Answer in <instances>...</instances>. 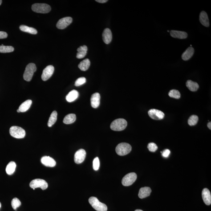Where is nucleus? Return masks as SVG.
<instances>
[{
    "instance_id": "1",
    "label": "nucleus",
    "mask_w": 211,
    "mask_h": 211,
    "mask_svg": "<svg viewBox=\"0 0 211 211\" xmlns=\"http://www.w3.org/2000/svg\"><path fill=\"white\" fill-rule=\"evenodd\" d=\"M126 120L123 119H118L111 123L110 128L112 130L121 131L125 129L127 126Z\"/></svg>"
},
{
    "instance_id": "2",
    "label": "nucleus",
    "mask_w": 211,
    "mask_h": 211,
    "mask_svg": "<svg viewBox=\"0 0 211 211\" xmlns=\"http://www.w3.org/2000/svg\"><path fill=\"white\" fill-rule=\"evenodd\" d=\"M132 149L130 145L127 143H121L117 146L115 151L119 156H124L128 154Z\"/></svg>"
},
{
    "instance_id": "3",
    "label": "nucleus",
    "mask_w": 211,
    "mask_h": 211,
    "mask_svg": "<svg viewBox=\"0 0 211 211\" xmlns=\"http://www.w3.org/2000/svg\"><path fill=\"white\" fill-rule=\"evenodd\" d=\"M91 206L97 211H107V208L105 204L100 202L96 197H91L89 199Z\"/></svg>"
},
{
    "instance_id": "4",
    "label": "nucleus",
    "mask_w": 211,
    "mask_h": 211,
    "mask_svg": "<svg viewBox=\"0 0 211 211\" xmlns=\"http://www.w3.org/2000/svg\"><path fill=\"white\" fill-rule=\"evenodd\" d=\"M37 67L34 63H30L26 66V69L24 72L23 78L27 82H30L32 78L34 72L36 71Z\"/></svg>"
},
{
    "instance_id": "5",
    "label": "nucleus",
    "mask_w": 211,
    "mask_h": 211,
    "mask_svg": "<svg viewBox=\"0 0 211 211\" xmlns=\"http://www.w3.org/2000/svg\"><path fill=\"white\" fill-rule=\"evenodd\" d=\"M32 10L37 13L47 14L51 10V7L46 4H34L32 6Z\"/></svg>"
},
{
    "instance_id": "6",
    "label": "nucleus",
    "mask_w": 211,
    "mask_h": 211,
    "mask_svg": "<svg viewBox=\"0 0 211 211\" xmlns=\"http://www.w3.org/2000/svg\"><path fill=\"white\" fill-rule=\"evenodd\" d=\"M10 135L16 139H23L26 135V132L22 127L13 126L10 129Z\"/></svg>"
},
{
    "instance_id": "7",
    "label": "nucleus",
    "mask_w": 211,
    "mask_h": 211,
    "mask_svg": "<svg viewBox=\"0 0 211 211\" xmlns=\"http://www.w3.org/2000/svg\"><path fill=\"white\" fill-rule=\"evenodd\" d=\"M30 187L34 190L35 188H40L43 190L47 189L48 186L47 182L40 179H34L32 180L30 182Z\"/></svg>"
},
{
    "instance_id": "8",
    "label": "nucleus",
    "mask_w": 211,
    "mask_h": 211,
    "mask_svg": "<svg viewBox=\"0 0 211 211\" xmlns=\"http://www.w3.org/2000/svg\"><path fill=\"white\" fill-rule=\"evenodd\" d=\"M137 179V175L134 172H131L126 175L122 180V183L124 186L132 185Z\"/></svg>"
},
{
    "instance_id": "9",
    "label": "nucleus",
    "mask_w": 211,
    "mask_h": 211,
    "mask_svg": "<svg viewBox=\"0 0 211 211\" xmlns=\"http://www.w3.org/2000/svg\"><path fill=\"white\" fill-rule=\"evenodd\" d=\"M72 22V18L70 17H64L57 22L56 27L60 30H63L70 25Z\"/></svg>"
},
{
    "instance_id": "10",
    "label": "nucleus",
    "mask_w": 211,
    "mask_h": 211,
    "mask_svg": "<svg viewBox=\"0 0 211 211\" xmlns=\"http://www.w3.org/2000/svg\"><path fill=\"white\" fill-rule=\"evenodd\" d=\"M86 156V152L84 149H79L74 155V160L77 164H80L84 161Z\"/></svg>"
},
{
    "instance_id": "11",
    "label": "nucleus",
    "mask_w": 211,
    "mask_h": 211,
    "mask_svg": "<svg viewBox=\"0 0 211 211\" xmlns=\"http://www.w3.org/2000/svg\"><path fill=\"white\" fill-rule=\"evenodd\" d=\"M148 114L150 117L156 120H161L164 118L165 116V114L162 111L155 109H152L149 111Z\"/></svg>"
},
{
    "instance_id": "12",
    "label": "nucleus",
    "mask_w": 211,
    "mask_h": 211,
    "mask_svg": "<svg viewBox=\"0 0 211 211\" xmlns=\"http://www.w3.org/2000/svg\"><path fill=\"white\" fill-rule=\"evenodd\" d=\"M54 68L53 66H49L43 70L42 75V79L43 81H47L51 77L53 74Z\"/></svg>"
},
{
    "instance_id": "13",
    "label": "nucleus",
    "mask_w": 211,
    "mask_h": 211,
    "mask_svg": "<svg viewBox=\"0 0 211 211\" xmlns=\"http://www.w3.org/2000/svg\"><path fill=\"white\" fill-rule=\"evenodd\" d=\"M41 162L46 166L53 168L56 165V162L53 158L50 156H44L41 158Z\"/></svg>"
},
{
    "instance_id": "14",
    "label": "nucleus",
    "mask_w": 211,
    "mask_h": 211,
    "mask_svg": "<svg viewBox=\"0 0 211 211\" xmlns=\"http://www.w3.org/2000/svg\"><path fill=\"white\" fill-rule=\"evenodd\" d=\"M100 95L99 93L96 92L92 94L91 98V104L93 108H97L100 104Z\"/></svg>"
},
{
    "instance_id": "15",
    "label": "nucleus",
    "mask_w": 211,
    "mask_h": 211,
    "mask_svg": "<svg viewBox=\"0 0 211 211\" xmlns=\"http://www.w3.org/2000/svg\"><path fill=\"white\" fill-rule=\"evenodd\" d=\"M102 38L105 43L108 44L111 42L112 39V33L108 28L105 29L102 34Z\"/></svg>"
},
{
    "instance_id": "16",
    "label": "nucleus",
    "mask_w": 211,
    "mask_h": 211,
    "mask_svg": "<svg viewBox=\"0 0 211 211\" xmlns=\"http://www.w3.org/2000/svg\"><path fill=\"white\" fill-rule=\"evenodd\" d=\"M202 196L203 200L207 205H210L211 204V195L210 191L207 188L203 190Z\"/></svg>"
},
{
    "instance_id": "17",
    "label": "nucleus",
    "mask_w": 211,
    "mask_h": 211,
    "mask_svg": "<svg viewBox=\"0 0 211 211\" xmlns=\"http://www.w3.org/2000/svg\"><path fill=\"white\" fill-rule=\"evenodd\" d=\"M170 34L171 36L173 38L181 39H185L188 36V34L186 32L176 30H171Z\"/></svg>"
},
{
    "instance_id": "18",
    "label": "nucleus",
    "mask_w": 211,
    "mask_h": 211,
    "mask_svg": "<svg viewBox=\"0 0 211 211\" xmlns=\"http://www.w3.org/2000/svg\"><path fill=\"white\" fill-rule=\"evenodd\" d=\"M194 53V49L192 47H188L181 56L182 59L184 61H187L192 56Z\"/></svg>"
},
{
    "instance_id": "19",
    "label": "nucleus",
    "mask_w": 211,
    "mask_h": 211,
    "mask_svg": "<svg viewBox=\"0 0 211 211\" xmlns=\"http://www.w3.org/2000/svg\"><path fill=\"white\" fill-rule=\"evenodd\" d=\"M200 21L202 24L208 27L209 26V19L206 13L204 11H202L200 13Z\"/></svg>"
},
{
    "instance_id": "20",
    "label": "nucleus",
    "mask_w": 211,
    "mask_h": 211,
    "mask_svg": "<svg viewBox=\"0 0 211 211\" xmlns=\"http://www.w3.org/2000/svg\"><path fill=\"white\" fill-rule=\"evenodd\" d=\"M151 189L149 187H144L140 188L139 193V197L143 199L149 196L151 194Z\"/></svg>"
},
{
    "instance_id": "21",
    "label": "nucleus",
    "mask_w": 211,
    "mask_h": 211,
    "mask_svg": "<svg viewBox=\"0 0 211 211\" xmlns=\"http://www.w3.org/2000/svg\"><path fill=\"white\" fill-rule=\"evenodd\" d=\"M79 96V93L76 90H72L70 91L66 96V100L68 102H72L76 100Z\"/></svg>"
},
{
    "instance_id": "22",
    "label": "nucleus",
    "mask_w": 211,
    "mask_h": 211,
    "mask_svg": "<svg viewBox=\"0 0 211 211\" xmlns=\"http://www.w3.org/2000/svg\"><path fill=\"white\" fill-rule=\"evenodd\" d=\"M88 48L87 46H80L77 49L78 52L77 54L76 57L78 59H82L84 58L87 54Z\"/></svg>"
},
{
    "instance_id": "23",
    "label": "nucleus",
    "mask_w": 211,
    "mask_h": 211,
    "mask_svg": "<svg viewBox=\"0 0 211 211\" xmlns=\"http://www.w3.org/2000/svg\"><path fill=\"white\" fill-rule=\"evenodd\" d=\"M32 103V101L30 100H27L25 101L20 106L18 109L21 112H24L27 111L30 108Z\"/></svg>"
},
{
    "instance_id": "24",
    "label": "nucleus",
    "mask_w": 211,
    "mask_h": 211,
    "mask_svg": "<svg viewBox=\"0 0 211 211\" xmlns=\"http://www.w3.org/2000/svg\"><path fill=\"white\" fill-rule=\"evenodd\" d=\"M76 117L75 114H69L64 118L63 122L65 124H71L75 122Z\"/></svg>"
},
{
    "instance_id": "25",
    "label": "nucleus",
    "mask_w": 211,
    "mask_h": 211,
    "mask_svg": "<svg viewBox=\"0 0 211 211\" xmlns=\"http://www.w3.org/2000/svg\"><path fill=\"white\" fill-rule=\"evenodd\" d=\"M91 66V62L88 59H86L81 62L78 65V67L82 71H86Z\"/></svg>"
},
{
    "instance_id": "26",
    "label": "nucleus",
    "mask_w": 211,
    "mask_h": 211,
    "mask_svg": "<svg viewBox=\"0 0 211 211\" xmlns=\"http://www.w3.org/2000/svg\"><path fill=\"white\" fill-rule=\"evenodd\" d=\"M186 86L188 89L192 91H197L199 88V85L196 82L189 80L186 82Z\"/></svg>"
},
{
    "instance_id": "27",
    "label": "nucleus",
    "mask_w": 211,
    "mask_h": 211,
    "mask_svg": "<svg viewBox=\"0 0 211 211\" xmlns=\"http://www.w3.org/2000/svg\"><path fill=\"white\" fill-rule=\"evenodd\" d=\"M20 29L22 31L29 33V34H37V31L36 29L33 27H29L28 26L25 25H21L20 26Z\"/></svg>"
},
{
    "instance_id": "28",
    "label": "nucleus",
    "mask_w": 211,
    "mask_h": 211,
    "mask_svg": "<svg viewBox=\"0 0 211 211\" xmlns=\"http://www.w3.org/2000/svg\"><path fill=\"white\" fill-rule=\"evenodd\" d=\"M16 168V164L14 161H11L8 164L6 168V172L8 174L11 175L14 173Z\"/></svg>"
},
{
    "instance_id": "29",
    "label": "nucleus",
    "mask_w": 211,
    "mask_h": 211,
    "mask_svg": "<svg viewBox=\"0 0 211 211\" xmlns=\"http://www.w3.org/2000/svg\"><path fill=\"white\" fill-rule=\"evenodd\" d=\"M57 115L58 113L56 111H54L52 113L48 122L47 125L49 127L52 126L53 125L55 124L57 120Z\"/></svg>"
},
{
    "instance_id": "30",
    "label": "nucleus",
    "mask_w": 211,
    "mask_h": 211,
    "mask_svg": "<svg viewBox=\"0 0 211 211\" xmlns=\"http://www.w3.org/2000/svg\"><path fill=\"white\" fill-rule=\"evenodd\" d=\"M14 50V48L12 46H0V53H9L13 52Z\"/></svg>"
},
{
    "instance_id": "31",
    "label": "nucleus",
    "mask_w": 211,
    "mask_h": 211,
    "mask_svg": "<svg viewBox=\"0 0 211 211\" xmlns=\"http://www.w3.org/2000/svg\"><path fill=\"white\" fill-rule=\"evenodd\" d=\"M168 95L171 98L179 99L181 97V94L180 91L176 90H172L168 93Z\"/></svg>"
},
{
    "instance_id": "32",
    "label": "nucleus",
    "mask_w": 211,
    "mask_h": 211,
    "mask_svg": "<svg viewBox=\"0 0 211 211\" xmlns=\"http://www.w3.org/2000/svg\"><path fill=\"white\" fill-rule=\"evenodd\" d=\"M199 118L196 115L191 116L188 120V124L190 126H193L197 124Z\"/></svg>"
},
{
    "instance_id": "33",
    "label": "nucleus",
    "mask_w": 211,
    "mask_h": 211,
    "mask_svg": "<svg viewBox=\"0 0 211 211\" xmlns=\"http://www.w3.org/2000/svg\"><path fill=\"white\" fill-rule=\"evenodd\" d=\"M21 202L17 198H14L11 201V206L14 209H16L17 208L19 207L21 205Z\"/></svg>"
},
{
    "instance_id": "34",
    "label": "nucleus",
    "mask_w": 211,
    "mask_h": 211,
    "mask_svg": "<svg viewBox=\"0 0 211 211\" xmlns=\"http://www.w3.org/2000/svg\"><path fill=\"white\" fill-rule=\"evenodd\" d=\"M100 167V161L98 157H96L94 158L93 161V167L95 171H98Z\"/></svg>"
},
{
    "instance_id": "35",
    "label": "nucleus",
    "mask_w": 211,
    "mask_h": 211,
    "mask_svg": "<svg viewBox=\"0 0 211 211\" xmlns=\"http://www.w3.org/2000/svg\"><path fill=\"white\" fill-rule=\"evenodd\" d=\"M86 82V78L84 77H81L78 78L75 81V85L76 87L82 85L83 84H85Z\"/></svg>"
},
{
    "instance_id": "36",
    "label": "nucleus",
    "mask_w": 211,
    "mask_h": 211,
    "mask_svg": "<svg viewBox=\"0 0 211 211\" xmlns=\"http://www.w3.org/2000/svg\"><path fill=\"white\" fill-rule=\"evenodd\" d=\"M148 148L150 151L151 152H155L158 149L157 145L154 143H150L148 144Z\"/></svg>"
},
{
    "instance_id": "37",
    "label": "nucleus",
    "mask_w": 211,
    "mask_h": 211,
    "mask_svg": "<svg viewBox=\"0 0 211 211\" xmlns=\"http://www.w3.org/2000/svg\"><path fill=\"white\" fill-rule=\"evenodd\" d=\"M170 153V151L168 149H165L163 151V152H161L162 155L163 157L165 158L168 157Z\"/></svg>"
},
{
    "instance_id": "38",
    "label": "nucleus",
    "mask_w": 211,
    "mask_h": 211,
    "mask_svg": "<svg viewBox=\"0 0 211 211\" xmlns=\"http://www.w3.org/2000/svg\"><path fill=\"white\" fill-rule=\"evenodd\" d=\"M7 33L4 31H0V39H5L7 38Z\"/></svg>"
},
{
    "instance_id": "39",
    "label": "nucleus",
    "mask_w": 211,
    "mask_h": 211,
    "mask_svg": "<svg viewBox=\"0 0 211 211\" xmlns=\"http://www.w3.org/2000/svg\"><path fill=\"white\" fill-rule=\"evenodd\" d=\"M95 1L98 2H99V3H104L107 2L108 1H107V0H96Z\"/></svg>"
},
{
    "instance_id": "40",
    "label": "nucleus",
    "mask_w": 211,
    "mask_h": 211,
    "mask_svg": "<svg viewBox=\"0 0 211 211\" xmlns=\"http://www.w3.org/2000/svg\"><path fill=\"white\" fill-rule=\"evenodd\" d=\"M207 126L209 128V129H210V130L211 129V122H209V123H208L207 124Z\"/></svg>"
},
{
    "instance_id": "41",
    "label": "nucleus",
    "mask_w": 211,
    "mask_h": 211,
    "mask_svg": "<svg viewBox=\"0 0 211 211\" xmlns=\"http://www.w3.org/2000/svg\"><path fill=\"white\" fill-rule=\"evenodd\" d=\"M135 211H143L142 210H141V209H136V210H135Z\"/></svg>"
},
{
    "instance_id": "42",
    "label": "nucleus",
    "mask_w": 211,
    "mask_h": 211,
    "mask_svg": "<svg viewBox=\"0 0 211 211\" xmlns=\"http://www.w3.org/2000/svg\"><path fill=\"white\" fill-rule=\"evenodd\" d=\"M2 3V1H1V0H0V5H1V4Z\"/></svg>"
},
{
    "instance_id": "43",
    "label": "nucleus",
    "mask_w": 211,
    "mask_h": 211,
    "mask_svg": "<svg viewBox=\"0 0 211 211\" xmlns=\"http://www.w3.org/2000/svg\"><path fill=\"white\" fill-rule=\"evenodd\" d=\"M17 112H18V113L21 112H20V111L19 110H18H18H17Z\"/></svg>"
},
{
    "instance_id": "44",
    "label": "nucleus",
    "mask_w": 211,
    "mask_h": 211,
    "mask_svg": "<svg viewBox=\"0 0 211 211\" xmlns=\"http://www.w3.org/2000/svg\"><path fill=\"white\" fill-rule=\"evenodd\" d=\"M1 203H0V208H1Z\"/></svg>"
},
{
    "instance_id": "45",
    "label": "nucleus",
    "mask_w": 211,
    "mask_h": 211,
    "mask_svg": "<svg viewBox=\"0 0 211 211\" xmlns=\"http://www.w3.org/2000/svg\"><path fill=\"white\" fill-rule=\"evenodd\" d=\"M168 32H169V30H168Z\"/></svg>"
}]
</instances>
